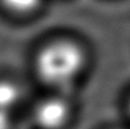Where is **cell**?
<instances>
[{"label":"cell","mask_w":130,"mask_h":129,"mask_svg":"<svg viewBox=\"0 0 130 129\" xmlns=\"http://www.w3.org/2000/svg\"><path fill=\"white\" fill-rule=\"evenodd\" d=\"M87 53L75 40L61 38L45 43L34 57L38 79L55 93L64 94L72 88L87 65Z\"/></svg>","instance_id":"obj_1"},{"label":"cell","mask_w":130,"mask_h":129,"mask_svg":"<svg viewBox=\"0 0 130 129\" xmlns=\"http://www.w3.org/2000/svg\"><path fill=\"white\" fill-rule=\"evenodd\" d=\"M72 117V104L65 94L55 93L41 100L33 110V121L40 129H63Z\"/></svg>","instance_id":"obj_2"},{"label":"cell","mask_w":130,"mask_h":129,"mask_svg":"<svg viewBox=\"0 0 130 129\" xmlns=\"http://www.w3.org/2000/svg\"><path fill=\"white\" fill-rule=\"evenodd\" d=\"M21 100V88L11 80H0V110L10 112Z\"/></svg>","instance_id":"obj_3"},{"label":"cell","mask_w":130,"mask_h":129,"mask_svg":"<svg viewBox=\"0 0 130 129\" xmlns=\"http://www.w3.org/2000/svg\"><path fill=\"white\" fill-rule=\"evenodd\" d=\"M4 7L15 15H32L40 9L42 0H1Z\"/></svg>","instance_id":"obj_4"},{"label":"cell","mask_w":130,"mask_h":129,"mask_svg":"<svg viewBox=\"0 0 130 129\" xmlns=\"http://www.w3.org/2000/svg\"><path fill=\"white\" fill-rule=\"evenodd\" d=\"M11 119L10 112L0 110V129H10Z\"/></svg>","instance_id":"obj_5"},{"label":"cell","mask_w":130,"mask_h":129,"mask_svg":"<svg viewBox=\"0 0 130 129\" xmlns=\"http://www.w3.org/2000/svg\"><path fill=\"white\" fill-rule=\"evenodd\" d=\"M127 110H128V113H129V116H130V96H129V98H128V102H127Z\"/></svg>","instance_id":"obj_6"}]
</instances>
